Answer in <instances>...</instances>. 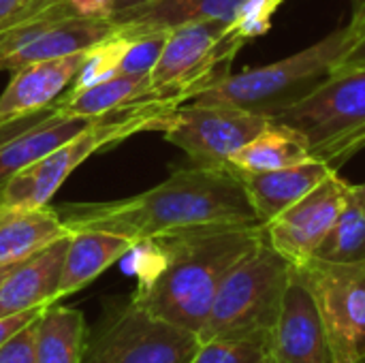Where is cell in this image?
<instances>
[{
  "label": "cell",
  "instance_id": "277c9868",
  "mask_svg": "<svg viewBox=\"0 0 365 363\" xmlns=\"http://www.w3.org/2000/svg\"><path fill=\"white\" fill-rule=\"evenodd\" d=\"M351 41L349 26H340L314 45L265 66L229 73L192 98L205 105H231L274 118L317 90Z\"/></svg>",
  "mask_w": 365,
  "mask_h": 363
},
{
  "label": "cell",
  "instance_id": "f1b7e54d",
  "mask_svg": "<svg viewBox=\"0 0 365 363\" xmlns=\"http://www.w3.org/2000/svg\"><path fill=\"white\" fill-rule=\"evenodd\" d=\"M53 0H0V34L19 26Z\"/></svg>",
  "mask_w": 365,
  "mask_h": 363
},
{
  "label": "cell",
  "instance_id": "30bf717a",
  "mask_svg": "<svg viewBox=\"0 0 365 363\" xmlns=\"http://www.w3.org/2000/svg\"><path fill=\"white\" fill-rule=\"evenodd\" d=\"M293 267L317 300L334 363L365 357V261L327 263L312 257Z\"/></svg>",
  "mask_w": 365,
  "mask_h": 363
},
{
  "label": "cell",
  "instance_id": "5bb4252c",
  "mask_svg": "<svg viewBox=\"0 0 365 363\" xmlns=\"http://www.w3.org/2000/svg\"><path fill=\"white\" fill-rule=\"evenodd\" d=\"M86 53L41 60L13 71L9 86L0 94V128L15 126L49 109L77 77Z\"/></svg>",
  "mask_w": 365,
  "mask_h": 363
},
{
  "label": "cell",
  "instance_id": "52a82bcc",
  "mask_svg": "<svg viewBox=\"0 0 365 363\" xmlns=\"http://www.w3.org/2000/svg\"><path fill=\"white\" fill-rule=\"evenodd\" d=\"M246 43L229 21H192L169 30L163 53L150 73V96L184 105L229 75Z\"/></svg>",
  "mask_w": 365,
  "mask_h": 363
},
{
  "label": "cell",
  "instance_id": "ba28073f",
  "mask_svg": "<svg viewBox=\"0 0 365 363\" xmlns=\"http://www.w3.org/2000/svg\"><path fill=\"white\" fill-rule=\"evenodd\" d=\"M199 344L195 332L148 312L130 297L86 332L81 363H192Z\"/></svg>",
  "mask_w": 365,
  "mask_h": 363
},
{
  "label": "cell",
  "instance_id": "9a60e30c",
  "mask_svg": "<svg viewBox=\"0 0 365 363\" xmlns=\"http://www.w3.org/2000/svg\"><path fill=\"white\" fill-rule=\"evenodd\" d=\"M90 116H75L58 105H51L36 122H21L13 135H4L0 141V186L17 171L30 167L43 156L51 154L66 141L81 135L96 120Z\"/></svg>",
  "mask_w": 365,
  "mask_h": 363
},
{
  "label": "cell",
  "instance_id": "5b68a950",
  "mask_svg": "<svg viewBox=\"0 0 365 363\" xmlns=\"http://www.w3.org/2000/svg\"><path fill=\"white\" fill-rule=\"evenodd\" d=\"M272 120L302 133L312 158L338 171L365 150V68L329 75Z\"/></svg>",
  "mask_w": 365,
  "mask_h": 363
},
{
  "label": "cell",
  "instance_id": "d590c367",
  "mask_svg": "<svg viewBox=\"0 0 365 363\" xmlns=\"http://www.w3.org/2000/svg\"><path fill=\"white\" fill-rule=\"evenodd\" d=\"M355 363H365V357H361V359H359V362H355Z\"/></svg>",
  "mask_w": 365,
  "mask_h": 363
},
{
  "label": "cell",
  "instance_id": "cb8c5ba5",
  "mask_svg": "<svg viewBox=\"0 0 365 363\" xmlns=\"http://www.w3.org/2000/svg\"><path fill=\"white\" fill-rule=\"evenodd\" d=\"M314 259L327 263H357L365 261V208L355 197H351L336 218L334 227L314 252Z\"/></svg>",
  "mask_w": 365,
  "mask_h": 363
},
{
  "label": "cell",
  "instance_id": "83f0119b",
  "mask_svg": "<svg viewBox=\"0 0 365 363\" xmlns=\"http://www.w3.org/2000/svg\"><path fill=\"white\" fill-rule=\"evenodd\" d=\"M36 329L38 319L9 338L0 347V363H36Z\"/></svg>",
  "mask_w": 365,
  "mask_h": 363
},
{
  "label": "cell",
  "instance_id": "d4e9b609",
  "mask_svg": "<svg viewBox=\"0 0 365 363\" xmlns=\"http://www.w3.org/2000/svg\"><path fill=\"white\" fill-rule=\"evenodd\" d=\"M192 363H274L269 332L205 340L199 344Z\"/></svg>",
  "mask_w": 365,
  "mask_h": 363
},
{
  "label": "cell",
  "instance_id": "484cf974",
  "mask_svg": "<svg viewBox=\"0 0 365 363\" xmlns=\"http://www.w3.org/2000/svg\"><path fill=\"white\" fill-rule=\"evenodd\" d=\"M128 28V26H126ZM167 30H137L133 28V39L118 64L115 75H130V77H148L156 66L165 41Z\"/></svg>",
  "mask_w": 365,
  "mask_h": 363
},
{
  "label": "cell",
  "instance_id": "ffe728a7",
  "mask_svg": "<svg viewBox=\"0 0 365 363\" xmlns=\"http://www.w3.org/2000/svg\"><path fill=\"white\" fill-rule=\"evenodd\" d=\"M244 0H154L109 15L118 26L137 30H173L192 21H231Z\"/></svg>",
  "mask_w": 365,
  "mask_h": 363
},
{
  "label": "cell",
  "instance_id": "d6a6232c",
  "mask_svg": "<svg viewBox=\"0 0 365 363\" xmlns=\"http://www.w3.org/2000/svg\"><path fill=\"white\" fill-rule=\"evenodd\" d=\"M145 2H154V0H113V13L118 11H124V9H130V6H139V4H145Z\"/></svg>",
  "mask_w": 365,
  "mask_h": 363
},
{
  "label": "cell",
  "instance_id": "7a4b0ae2",
  "mask_svg": "<svg viewBox=\"0 0 365 363\" xmlns=\"http://www.w3.org/2000/svg\"><path fill=\"white\" fill-rule=\"evenodd\" d=\"M265 237V225L186 231L145 242L148 265L133 300L199 336L231 267ZM139 248V246H137Z\"/></svg>",
  "mask_w": 365,
  "mask_h": 363
},
{
  "label": "cell",
  "instance_id": "4dcf8cb0",
  "mask_svg": "<svg viewBox=\"0 0 365 363\" xmlns=\"http://www.w3.org/2000/svg\"><path fill=\"white\" fill-rule=\"evenodd\" d=\"M49 306H51V304H49ZM45 308H47V306H41V308H32V310H26V312H17V315L2 317V319H0V347H2L9 338H13L19 329H24L28 323L36 321V319L43 315Z\"/></svg>",
  "mask_w": 365,
  "mask_h": 363
},
{
  "label": "cell",
  "instance_id": "8fae6325",
  "mask_svg": "<svg viewBox=\"0 0 365 363\" xmlns=\"http://www.w3.org/2000/svg\"><path fill=\"white\" fill-rule=\"evenodd\" d=\"M269 124L272 118L240 107L188 101L173 111L165 137L184 150L192 165L229 167L233 154Z\"/></svg>",
  "mask_w": 365,
  "mask_h": 363
},
{
  "label": "cell",
  "instance_id": "6da1fadb",
  "mask_svg": "<svg viewBox=\"0 0 365 363\" xmlns=\"http://www.w3.org/2000/svg\"><path fill=\"white\" fill-rule=\"evenodd\" d=\"M68 231L98 229L128 237L135 246L152 240L218 227L263 225L237 169L190 165L175 169L154 188L105 203L53 208Z\"/></svg>",
  "mask_w": 365,
  "mask_h": 363
},
{
  "label": "cell",
  "instance_id": "7402d4cb",
  "mask_svg": "<svg viewBox=\"0 0 365 363\" xmlns=\"http://www.w3.org/2000/svg\"><path fill=\"white\" fill-rule=\"evenodd\" d=\"M86 321L75 308L47 306L38 317L36 363H81Z\"/></svg>",
  "mask_w": 365,
  "mask_h": 363
},
{
  "label": "cell",
  "instance_id": "836d02e7",
  "mask_svg": "<svg viewBox=\"0 0 365 363\" xmlns=\"http://www.w3.org/2000/svg\"><path fill=\"white\" fill-rule=\"evenodd\" d=\"M353 190H355V197L361 201V205L365 208V182L364 184H357V186H353Z\"/></svg>",
  "mask_w": 365,
  "mask_h": 363
},
{
  "label": "cell",
  "instance_id": "d6986e66",
  "mask_svg": "<svg viewBox=\"0 0 365 363\" xmlns=\"http://www.w3.org/2000/svg\"><path fill=\"white\" fill-rule=\"evenodd\" d=\"M68 233L51 205L21 208L0 201V267L15 265Z\"/></svg>",
  "mask_w": 365,
  "mask_h": 363
},
{
  "label": "cell",
  "instance_id": "9c48e42d",
  "mask_svg": "<svg viewBox=\"0 0 365 363\" xmlns=\"http://www.w3.org/2000/svg\"><path fill=\"white\" fill-rule=\"evenodd\" d=\"M120 30L109 17H81L66 0H53L0 34V71L88 51Z\"/></svg>",
  "mask_w": 365,
  "mask_h": 363
},
{
  "label": "cell",
  "instance_id": "ac0fdd59",
  "mask_svg": "<svg viewBox=\"0 0 365 363\" xmlns=\"http://www.w3.org/2000/svg\"><path fill=\"white\" fill-rule=\"evenodd\" d=\"M137 250V246L122 235L98 231V229H77L71 231L68 248L62 263V274L58 282V302L73 295L107 272L115 261Z\"/></svg>",
  "mask_w": 365,
  "mask_h": 363
},
{
  "label": "cell",
  "instance_id": "e575fe53",
  "mask_svg": "<svg viewBox=\"0 0 365 363\" xmlns=\"http://www.w3.org/2000/svg\"><path fill=\"white\" fill-rule=\"evenodd\" d=\"M15 265H17V263H15ZM15 265H6V267H0V285H2V280L6 278V274H9V272H11V270L15 267Z\"/></svg>",
  "mask_w": 365,
  "mask_h": 363
},
{
  "label": "cell",
  "instance_id": "4316f807",
  "mask_svg": "<svg viewBox=\"0 0 365 363\" xmlns=\"http://www.w3.org/2000/svg\"><path fill=\"white\" fill-rule=\"evenodd\" d=\"M282 2L284 0H244L229 26L244 43H250L269 32L272 19Z\"/></svg>",
  "mask_w": 365,
  "mask_h": 363
},
{
  "label": "cell",
  "instance_id": "44dd1931",
  "mask_svg": "<svg viewBox=\"0 0 365 363\" xmlns=\"http://www.w3.org/2000/svg\"><path fill=\"white\" fill-rule=\"evenodd\" d=\"M310 148L302 133L274 122L265 126L255 139H250L231 158V167L246 173L276 171L310 160Z\"/></svg>",
  "mask_w": 365,
  "mask_h": 363
},
{
  "label": "cell",
  "instance_id": "7c38bea8",
  "mask_svg": "<svg viewBox=\"0 0 365 363\" xmlns=\"http://www.w3.org/2000/svg\"><path fill=\"white\" fill-rule=\"evenodd\" d=\"M353 184L342 180L336 171L317 188L278 214L265 225V240L291 265H302L312 259L342 208L351 197Z\"/></svg>",
  "mask_w": 365,
  "mask_h": 363
},
{
  "label": "cell",
  "instance_id": "603a6c76",
  "mask_svg": "<svg viewBox=\"0 0 365 363\" xmlns=\"http://www.w3.org/2000/svg\"><path fill=\"white\" fill-rule=\"evenodd\" d=\"M150 96V75L148 77H130V75H113L103 79L90 88L66 92V96L56 103L60 109L75 116H105L122 107L137 105L148 101Z\"/></svg>",
  "mask_w": 365,
  "mask_h": 363
},
{
  "label": "cell",
  "instance_id": "4fadbf2b",
  "mask_svg": "<svg viewBox=\"0 0 365 363\" xmlns=\"http://www.w3.org/2000/svg\"><path fill=\"white\" fill-rule=\"evenodd\" d=\"M269 349L274 363H334L317 300L295 267H291L278 319L269 329Z\"/></svg>",
  "mask_w": 365,
  "mask_h": 363
},
{
  "label": "cell",
  "instance_id": "2e32d148",
  "mask_svg": "<svg viewBox=\"0 0 365 363\" xmlns=\"http://www.w3.org/2000/svg\"><path fill=\"white\" fill-rule=\"evenodd\" d=\"M68 235L51 242L28 259L19 261L0 285V319L58 302V282L62 274Z\"/></svg>",
  "mask_w": 365,
  "mask_h": 363
},
{
  "label": "cell",
  "instance_id": "1f68e13d",
  "mask_svg": "<svg viewBox=\"0 0 365 363\" xmlns=\"http://www.w3.org/2000/svg\"><path fill=\"white\" fill-rule=\"evenodd\" d=\"M71 11L81 17H109L113 0H66Z\"/></svg>",
  "mask_w": 365,
  "mask_h": 363
},
{
  "label": "cell",
  "instance_id": "8992f818",
  "mask_svg": "<svg viewBox=\"0 0 365 363\" xmlns=\"http://www.w3.org/2000/svg\"><path fill=\"white\" fill-rule=\"evenodd\" d=\"M291 267L263 237L225 276L199 340L269 332L278 319Z\"/></svg>",
  "mask_w": 365,
  "mask_h": 363
},
{
  "label": "cell",
  "instance_id": "8d00e7d4",
  "mask_svg": "<svg viewBox=\"0 0 365 363\" xmlns=\"http://www.w3.org/2000/svg\"><path fill=\"white\" fill-rule=\"evenodd\" d=\"M357 2H361V0H353V4H357Z\"/></svg>",
  "mask_w": 365,
  "mask_h": 363
},
{
  "label": "cell",
  "instance_id": "f546056e",
  "mask_svg": "<svg viewBox=\"0 0 365 363\" xmlns=\"http://www.w3.org/2000/svg\"><path fill=\"white\" fill-rule=\"evenodd\" d=\"M355 68H365V32L351 39L346 49L342 51V56L338 58V62L331 68L334 73H346V71H355Z\"/></svg>",
  "mask_w": 365,
  "mask_h": 363
},
{
  "label": "cell",
  "instance_id": "3957f363",
  "mask_svg": "<svg viewBox=\"0 0 365 363\" xmlns=\"http://www.w3.org/2000/svg\"><path fill=\"white\" fill-rule=\"evenodd\" d=\"M180 105L148 98L130 107L115 109L101 116L90 128H86L75 139L66 141L51 154L32 163L30 167L13 173L0 186V201L21 208H45L51 203L53 195L68 180V175L86 163L92 154L122 143L124 139L160 131L165 133L173 111Z\"/></svg>",
  "mask_w": 365,
  "mask_h": 363
},
{
  "label": "cell",
  "instance_id": "e0dca14e",
  "mask_svg": "<svg viewBox=\"0 0 365 363\" xmlns=\"http://www.w3.org/2000/svg\"><path fill=\"white\" fill-rule=\"evenodd\" d=\"M334 169L319 158H310L306 163L276 169V171H261V173H246L240 171L250 203L263 225L274 220L312 188H317L325 178H329Z\"/></svg>",
  "mask_w": 365,
  "mask_h": 363
}]
</instances>
